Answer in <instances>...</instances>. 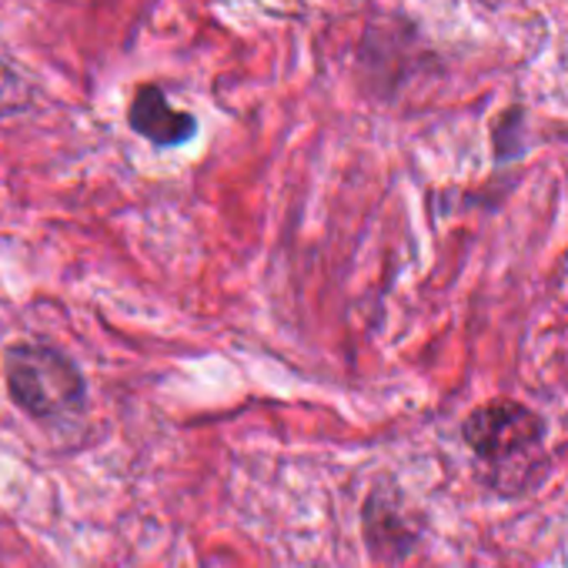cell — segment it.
Wrapping results in <instances>:
<instances>
[{
	"instance_id": "obj_2",
	"label": "cell",
	"mask_w": 568,
	"mask_h": 568,
	"mask_svg": "<svg viewBox=\"0 0 568 568\" xmlns=\"http://www.w3.org/2000/svg\"><path fill=\"white\" fill-rule=\"evenodd\" d=\"M462 438L485 465L511 468L531 462L541 452L545 422L521 402L495 398L462 422Z\"/></svg>"
},
{
	"instance_id": "obj_4",
	"label": "cell",
	"mask_w": 568,
	"mask_h": 568,
	"mask_svg": "<svg viewBox=\"0 0 568 568\" xmlns=\"http://www.w3.org/2000/svg\"><path fill=\"white\" fill-rule=\"evenodd\" d=\"M128 124L154 148H181L197 134V118L178 111L168 94L154 84H141L128 108Z\"/></svg>"
},
{
	"instance_id": "obj_3",
	"label": "cell",
	"mask_w": 568,
	"mask_h": 568,
	"mask_svg": "<svg viewBox=\"0 0 568 568\" xmlns=\"http://www.w3.org/2000/svg\"><path fill=\"white\" fill-rule=\"evenodd\" d=\"M362 528L372 555L382 561H405L422 541L418 521L412 518L402 491L392 485H375L368 491L362 508Z\"/></svg>"
},
{
	"instance_id": "obj_5",
	"label": "cell",
	"mask_w": 568,
	"mask_h": 568,
	"mask_svg": "<svg viewBox=\"0 0 568 568\" xmlns=\"http://www.w3.org/2000/svg\"><path fill=\"white\" fill-rule=\"evenodd\" d=\"M31 104H34V88L11 64L0 61V121L31 111Z\"/></svg>"
},
{
	"instance_id": "obj_1",
	"label": "cell",
	"mask_w": 568,
	"mask_h": 568,
	"mask_svg": "<svg viewBox=\"0 0 568 568\" xmlns=\"http://www.w3.org/2000/svg\"><path fill=\"white\" fill-rule=\"evenodd\" d=\"M4 385L11 402L34 422H58L88 402V382L78 362L44 342H14L4 348Z\"/></svg>"
}]
</instances>
